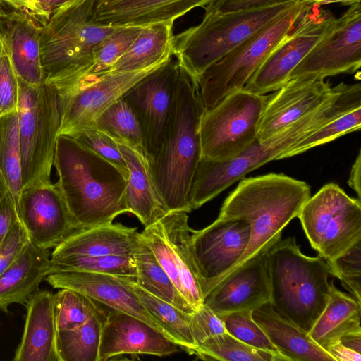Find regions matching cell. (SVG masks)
<instances>
[{"label":"cell","instance_id":"cell-1","mask_svg":"<svg viewBox=\"0 0 361 361\" xmlns=\"http://www.w3.org/2000/svg\"><path fill=\"white\" fill-rule=\"evenodd\" d=\"M204 111L197 80L180 66L168 121L148 160L155 188L169 212L191 211L189 195L202 159L200 125Z\"/></svg>","mask_w":361,"mask_h":361},{"label":"cell","instance_id":"cell-2","mask_svg":"<svg viewBox=\"0 0 361 361\" xmlns=\"http://www.w3.org/2000/svg\"><path fill=\"white\" fill-rule=\"evenodd\" d=\"M54 166L56 182L76 230L112 223L130 213L127 179L114 164L73 137H57Z\"/></svg>","mask_w":361,"mask_h":361},{"label":"cell","instance_id":"cell-3","mask_svg":"<svg viewBox=\"0 0 361 361\" xmlns=\"http://www.w3.org/2000/svg\"><path fill=\"white\" fill-rule=\"evenodd\" d=\"M332 95L317 109L268 140H256L237 156L225 161L202 158L189 195V206L196 209L264 164L279 159L288 148L341 114L360 107L361 98L351 85L338 84Z\"/></svg>","mask_w":361,"mask_h":361},{"label":"cell","instance_id":"cell-4","mask_svg":"<svg viewBox=\"0 0 361 361\" xmlns=\"http://www.w3.org/2000/svg\"><path fill=\"white\" fill-rule=\"evenodd\" d=\"M310 196L307 183L283 173L243 178L224 200L217 218L247 221L250 238L244 253L220 281L280 240L283 229Z\"/></svg>","mask_w":361,"mask_h":361},{"label":"cell","instance_id":"cell-5","mask_svg":"<svg viewBox=\"0 0 361 361\" xmlns=\"http://www.w3.org/2000/svg\"><path fill=\"white\" fill-rule=\"evenodd\" d=\"M270 304L309 333L329 300L330 274L321 256L304 255L295 237L279 240L267 252Z\"/></svg>","mask_w":361,"mask_h":361},{"label":"cell","instance_id":"cell-6","mask_svg":"<svg viewBox=\"0 0 361 361\" xmlns=\"http://www.w3.org/2000/svg\"><path fill=\"white\" fill-rule=\"evenodd\" d=\"M94 0H75L39 23L41 55L46 80L82 81L96 45L117 27L94 20Z\"/></svg>","mask_w":361,"mask_h":361},{"label":"cell","instance_id":"cell-7","mask_svg":"<svg viewBox=\"0 0 361 361\" xmlns=\"http://www.w3.org/2000/svg\"><path fill=\"white\" fill-rule=\"evenodd\" d=\"M298 1L251 10L204 13L200 24L174 35L173 56L197 80L209 67Z\"/></svg>","mask_w":361,"mask_h":361},{"label":"cell","instance_id":"cell-8","mask_svg":"<svg viewBox=\"0 0 361 361\" xmlns=\"http://www.w3.org/2000/svg\"><path fill=\"white\" fill-rule=\"evenodd\" d=\"M311 6L299 0L293 6L240 43L196 80L205 110L244 88L276 46Z\"/></svg>","mask_w":361,"mask_h":361},{"label":"cell","instance_id":"cell-9","mask_svg":"<svg viewBox=\"0 0 361 361\" xmlns=\"http://www.w3.org/2000/svg\"><path fill=\"white\" fill-rule=\"evenodd\" d=\"M18 80L17 116L24 188L51 181L60 111L56 92L50 83L31 85L18 77Z\"/></svg>","mask_w":361,"mask_h":361},{"label":"cell","instance_id":"cell-10","mask_svg":"<svg viewBox=\"0 0 361 361\" xmlns=\"http://www.w3.org/2000/svg\"><path fill=\"white\" fill-rule=\"evenodd\" d=\"M268 98L243 88L205 110L200 125L202 158L228 160L251 145Z\"/></svg>","mask_w":361,"mask_h":361},{"label":"cell","instance_id":"cell-11","mask_svg":"<svg viewBox=\"0 0 361 361\" xmlns=\"http://www.w3.org/2000/svg\"><path fill=\"white\" fill-rule=\"evenodd\" d=\"M313 249L331 260L361 240V201L328 183L305 202L298 216Z\"/></svg>","mask_w":361,"mask_h":361},{"label":"cell","instance_id":"cell-12","mask_svg":"<svg viewBox=\"0 0 361 361\" xmlns=\"http://www.w3.org/2000/svg\"><path fill=\"white\" fill-rule=\"evenodd\" d=\"M185 212H171L140 233L157 261L195 310L203 304L200 276L190 248Z\"/></svg>","mask_w":361,"mask_h":361},{"label":"cell","instance_id":"cell-13","mask_svg":"<svg viewBox=\"0 0 361 361\" xmlns=\"http://www.w3.org/2000/svg\"><path fill=\"white\" fill-rule=\"evenodd\" d=\"M336 20L330 11L311 6L257 68L244 89L260 94L280 89L294 68L332 30Z\"/></svg>","mask_w":361,"mask_h":361},{"label":"cell","instance_id":"cell-14","mask_svg":"<svg viewBox=\"0 0 361 361\" xmlns=\"http://www.w3.org/2000/svg\"><path fill=\"white\" fill-rule=\"evenodd\" d=\"M162 63L138 71L107 73L82 85L53 87L60 111L59 135L73 137L85 128L95 126L112 104Z\"/></svg>","mask_w":361,"mask_h":361},{"label":"cell","instance_id":"cell-15","mask_svg":"<svg viewBox=\"0 0 361 361\" xmlns=\"http://www.w3.org/2000/svg\"><path fill=\"white\" fill-rule=\"evenodd\" d=\"M250 233L245 220L219 218L201 230H192L190 248L204 298L244 253Z\"/></svg>","mask_w":361,"mask_h":361},{"label":"cell","instance_id":"cell-16","mask_svg":"<svg viewBox=\"0 0 361 361\" xmlns=\"http://www.w3.org/2000/svg\"><path fill=\"white\" fill-rule=\"evenodd\" d=\"M180 69L172 55L122 96L140 123L147 160L154 154L168 121Z\"/></svg>","mask_w":361,"mask_h":361},{"label":"cell","instance_id":"cell-17","mask_svg":"<svg viewBox=\"0 0 361 361\" xmlns=\"http://www.w3.org/2000/svg\"><path fill=\"white\" fill-rule=\"evenodd\" d=\"M361 66V5L354 4L332 30L291 72L289 79L304 76L326 78L353 73ZM288 79V80H289Z\"/></svg>","mask_w":361,"mask_h":361},{"label":"cell","instance_id":"cell-18","mask_svg":"<svg viewBox=\"0 0 361 361\" xmlns=\"http://www.w3.org/2000/svg\"><path fill=\"white\" fill-rule=\"evenodd\" d=\"M16 208L30 242L38 247H55L76 231L57 183L24 187Z\"/></svg>","mask_w":361,"mask_h":361},{"label":"cell","instance_id":"cell-19","mask_svg":"<svg viewBox=\"0 0 361 361\" xmlns=\"http://www.w3.org/2000/svg\"><path fill=\"white\" fill-rule=\"evenodd\" d=\"M334 88L318 76L289 79L269 94L257 133L263 142L320 107L334 93Z\"/></svg>","mask_w":361,"mask_h":361},{"label":"cell","instance_id":"cell-20","mask_svg":"<svg viewBox=\"0 0 361 361\" xmlns=\"http://www.w3.org/2000/svg\"><path fill=\"white\" fill-rule=\"evenodd\" d=\"M109 309L103 324L98 361L125 354L164 357L178 352L175 342L148 323Z\"/></svg>","mask_w":361,"mask_h":361},{"label":"cell","instance_id":"cell-21","mask_svg":"<svg viewBox=\"0 0 361 361\" xmlns=\"http://www.w3.org/2000/svg\"><path fill=\"white\" fill-rule=\"evenodd\" d=\"M44 279L55 288H69L78 291L109 308L135 316L170 338L159 322L140 302L131 284L133 279L103 274L62 271L51 273Z\"/></svg>","mask_w":361,"mask_h":361},{"label":"cell","instance_id":"cell-22","mask_svg":"<svg viewBox=\"0 0 361 361\" xmlns=\"http://www.w3.org/2000/svg\"><path fill=\"white\" fill-rule=\"evenodd\" d=\"M270 286L266 252L251 258L217 283L204 303L217 315L255 310L269 302Z\"/></svg>","mask_w":361,"mask_h":361},{"label":"cell","instance_id":"cell-23","mask_svg":"<svg viewBox=\"0 0 361 361\" xmlns=\"http://www.w3.org/2000/svg\"><path fill=\"white\" fill-rule=\"evenodd\" d=\"M214 0H94V20L111 27H145L174 20Z\"/></svg>","mask_w":361,"mask_h":361},{"label":"cell","instance_id":"cell-24","mask_svg":"<svg viewBox=\"0 0 361 361\" xmlns=\"http://www.w3.org/2000/svg\"><path fill=\"white\" fill-rule=\"evenodd\" d=\"M0 34L17 76L31 85L44 82L38 21L20 11L8 13L0 25Z\"/></svg>","mask_w":361,"mask_h":361},{"label":"cell","instance_id":"cell-25","mask_svg":"<svg viewBox=\"0 0 361 361\" xmlns=\"http://www.w3.org/2000/svg\"><path fill=\"white\" fill-rule=\"evenodd\" d=\"M27 314L14 361H59L54 294L38 290L25 305Z\"/></svg>","mask_w":361,"mask_h":361},{"label":"cell","instance_id":"cell-26","mask_svg":"<svg viewBox=\"0 0 361 361\" xmlns=\"http://www.w3.org/2000/svg\"><path fill=\"white\" fill-rule=\"evenodd\" d=\"M112 137L128 169L126 200L130 213L136 216L145 228L149 227L169 212L155 188L145 152L126 141Z\"/></svg>","mask_w":361,"mask_h":361},{"label":"cell","instance_id":"cell-27","mask_svg":"<svg viewBox=\"0 0 361 361\" xmlns=\"http://www.w3.org/2000/svg\"><path fill=\"white\" fill-rule=\"evenodd\" d=\"M141 240L136 228L112 222L75 231L54 247L51 259L68 255H133Z\"/></svg>","mask_w":361,"mask_h":361},{"label":"cell","instance_id":"cell-28","mask_svg":"<svg viewBox=\"0 0 361 361\" xmlns=\"http://www.w3.org/2000/svg\"><path fill=\"white\" fill-rule=\"evenodd\" d=\"M48 249L30 241L20 255L0 276V310L8 312L10 305H25L50 273Z\"/></svg>","mask_w":361,"mask_h":361},{"label":"cell","instance_id":"cell-29","mask_svg":"<svg viewBox=\"0 0 361 361\" xmlns=\"http://www.w3.org/2000/svg\"><path fill=\"white\" fill-rule=\"evenodd\" d=\"M252 317L287 361H335L307 332L278 314L270 302L253 310Z\"/></svg>","mask_w":361,"mask_h":361},{"label":"cell","instance_id":"cell-30","mask_svg":"<svg viewBox=\"0 0 361 361\" xmlns=\"http://www.w3.org/2000/svg\"><path fill=\"white\" fill-rule=\"evenodd\" d=\"M360 317L361 302L338 290L331 281L327 303L308 334L326 351L342 336L361 331Z\"/></svg>","mask_w":361,"mask_h":361},{"label":"cell","instance_id":"cell-31","mask_svg":"<svg viewBox=\"0 0 361 361\" xmlns=\"http://www.w3.org/2000/svg\"><path fill=\"white\" fill-rule=\"evenodd\" d=\"M173 22L143 27L108 73L142 70L167 61L173 55Z\"/></svg>","mask_w":361,"mask_h":361},{"label":"cell","instance_id":"cell-32","mask_svg":"<svg viewBox=\"0 0 361 361\" xmlns=\"http://www.w3.org/2000/svg\"><path fill=\"white\" fill-rule=\"evenodd\" d=\"M133 257L137 269V277L133 280L135 283L153 295L187 313L192 314L195 311L160 265L142 236Z\"/></svg>","mask_w":361,"mask_h":361},{"label":"cell","instance_id":"cell-33","mask_svg":"<svg viewBox=\"0 0 361 361\" xmlns=\"http://www.w3.org/2000/svg\"><path fill=\"white\" fill-rule=\"evenodd\" d=\"M134 279L131 280L133 288L147 312L159 322L170 339L190 355H195L196 345L190 328V314L153 295L135 283Z\"/></svg>","mask_w":361,"mask_h":361},{"label":"cell","instance_id":"cell-34","mask_svg":"<svg viewBox=\"0 0 361 361\" xmlns=\"http://www.w3.org/2000/svg\"><path fill=\"white\" fill-rule=\"evenodd\" d=\"M105 316L102 311L76 329L58 331L56 350L59 361H98Z\"/></svg>","mask_w":361,"mask_h":361},{"label":"cell","instance_id":"cell-35","mask_svg":"<svg viewBox=\"0 0 361 361\" xmlns=\"http://www.w3.org/2000/svg\"><path fill=\"white\" fill-rule=\"evenodd\" d=\"M0 172L16 204L23 188L17 110L0 117Z\"/></svg>","mask_w":361,"mask_h":361},{"label":"cell","instance_id":"cell-36","mask_svg":"<svg viewBox=\"0 0 361 361\" xmlns=\"http://www.w3.org/2000/svg\"><path fill=\"white\" fill-rule=\"evenodd\" d=\"M74 271L136 279L133 255H68L51 259L50 273Z\"/></svg>","mask_w":361,"mask_h":361},{"label":"cell","instance_id":"cell-37","mask_svg":"<svg viewBox=\"0 0 361 361\" xmlns=\"http://www.w3.org/2000/svg\"><path fill=\"white\" fill-rule=\"evenodd\" d=\"M195 355L204 360L286 361L280 355L250 346L226 331L206 339L197 347Z\"/></svg>","mask_w":361,"mask_h":361},{"label":"cell","instance_id":"cell-38","mask_svg":"<svg viewBox=\"0 0 361 361\" xmlns=\"http://www.w3.org/2000/svg\"><path fill=\"white\" fill-rule=\"evenodd\" d=\"M143 27H117L94 47L92 65L85 78L75 85L91 82L107 74L137 38ZM72 85L71 86H74Z\"/></svg>","mask_w":361,"mask_h":361},{"label":"cell","instance_id":"cell-39","mask_svg":"<svg viewBox=\"0 0 361 361\" xmlns=\"http://www.w3.org/2000/svg\"><path fill=\"white\" fill-rule=\"evenodd\" d=\"M54 310L57 331L76 329L103 311L97 301L69 288H61L54 294Z\"/></svg>","mask_w":361,"mask_h":361},{"label":"cell","instance_id":"cell-40","mask_svg":"<svg viewBox=\"0 0 361 361\" xmlns=\"http://www.w3.org/2000/svg\"><path fill=\"white\" fill-rule=\"evenodd\" d=\"M95 126L109 135L126 141L145 152L140 123L132 108L122 97L100 116Z\"/></svg>","mask_w":361,"mask_h":361},{"label":"cell","instance_id":"cell-41","mask_svg":"<svg viewBox=\"0 0 361 361\" xmlns=\"http://www.w3.org/2000/svg\"><path fill=\"white\" fill-rule=\"evenodd\" d=\"M361 128V107L348 111L335 118L288 148L279 159L302 154L315 147L326 144Z\"/></svg>","mask_w":361,"mask_h":361},{"label":"cell","instance_id":"cell-42","mask_svg":"<svg viewBox=\"0 0 361 361\" xmlns=\"http://www.w3.org/2000/svg\"><path fill=\"white\" fill-rule=\"evenodd\" d=\"M218 316L226 331L233 337L250 346L280 355L263 329L254 320L252 310H240Z\"/></svg>","mask_w":361,"mask_h":361},{"label":"cell","instance_id":"cell-43","mask_svg":"<svg viewBox=\"0 0 361 361\" xmlns=\"http://www.w3.org/2000/svg\"><path fill=\"white\" fill-rule=\"evenodd\" d=\"M326 261L330 274L338 278L354 298L361 302V240L339 256Z\"/></svg>","mask_w":361,"mask_h":361},{"label":"cell","instance_id":"cell-44","mask_svg":"<svg viewBox=\"0 0 361 361\" xmlns=\"http://www.w3.org/2000/svg\"><path fill=\"white\" fill-rule=\"evenodd\" d=\"M84 146L105 159L116 167L127 179L128 169L126 162L114 138L96 126L82 130L73 137Z\"/></svg>","mask_w":361,"mask_h":361},{"label":"cell","instance_id":"cell-45","mask_svg":"<svg viewBox=\"0 0 361 361\" xmlns=\"http://www.w3.org/2000/svg\"><path fill=\"white\" fill-rule=\"evenodd\" d=\"M18 80L0 34V117L17 110Z\"/></svg>","mask_w":361,"mask_h":361},{"label":"cell","instance_id":"cell-46","mask_svg":"<svg viewBox=\"0 0 361 361\" xmlns=\"http://www.w3.org/2000/svg\"><path fill=\"white\" fill-rule=\"evenodd\" d=\"M190 328L196 348L208 338L226 332L221 319L204 303L190 314Z\"/></svg>","mask_w":361,"mask_h":361},{"label":"cell","instance_id":"cell-47","mask_svg":"<svg viewBox=\"0 0 361 361\" xmlns=\"http://www.w3.org/2000/svg\"><path fill=\"white\" fill-rule=\"evenodd\" d=\"M30 241L19 219L11 226L0 244V276L20 255Z\"/></svg>","mask_w":361,"mask_h":361},{"label":"cell","instance_id":"cell-48","mask_svg":"<svg viewBox=\"0 0 361 361\" xmlns=\"http://www.w3.org/2000/svg\"><path fill=\"white\" fill-rule=\"evenodd\" d=\"M18 220L14 197L0 172V244L11 226Z\"/></svg>","mask_w":361,"mask_h":361},{"label":"cell","instance_id":"cell-49","mask_svg":"<svg viewBox=\"0 0 361 361\" xmlns=\"http://www.w3.org/2000/svg\"><path fill=\"white\" fill-rule=\"evenodd\" d=\"M295 1L298 0H214L204 8L205 13H225L273 6Z\"/></svg>","mask_w":361,"mask_h":361},{"label":"cell","instance_id":"cell-50","mask_svg":"<svg viewBox=\"0 0 361 361\" xmlns=\"http://www.w3.org/2000/svg\"><path fill=\"white\" fill-rule=\"evenodd\" d=\"M17 11L25 12L35 18L37 21L41 19L42 13L37 0H0Z\"/></svg>","mask_w":361,"mask_h":361},{"label":"cell","instance_id":"cell-51","mask_svg":"<svg viewBox=\"0 0 361 361\" xmlns=\"http://www.w3.org/2000/svg\"><path fill=\"white\" fill-rule=\"evenodd\" d=\"M75 0H37L42 16L39 22H44L56 11L70 4Z\"/></svg>","mask_w":361,"mask_h":361},{"label":"cell","instance_id":"cell-52","mask_svg":"<svg viewBox=\"0 0 361 361\" xmlns=\"http://www.w3.org/2000/svg\"><path fill=\"white\" fill-rule=\"evenodd\" d=\"M361 152L359 151L355 160L352 165L350 176L348 180V185L355 192L359 200H361Z\"/></svg>","mask_w":361,"mask_h":361},{"label":"cell","instance_id":"cell-53","mask_svg":"<svg viewBox=\"0 0 361 361\" xmlns=\"http://www.w3.org/2000/svg\"><path fill=\"white\" fill-rule=\"evenodd\" d=\"M305 3L312 6H324L333 3H340L346 6H351L360 2V0H302Z\"/></svg>","mask_w":361,"mask_h":361},{"label":"cell","instance_id":"cell-54","mask_svg":"<svg viewBox=\"0 0 361 361\" xmlns=\"http://www.w3.org/2000/svg\"><path fill=\"white\" fill-rule=\"evenodd\" d=\"M6 13L3 9V8L1 5V3H0V25H1L2 21L4 18V17L6 16Z\"/></svg>","mask_w":361,"mask_h":361}]
</instances>
